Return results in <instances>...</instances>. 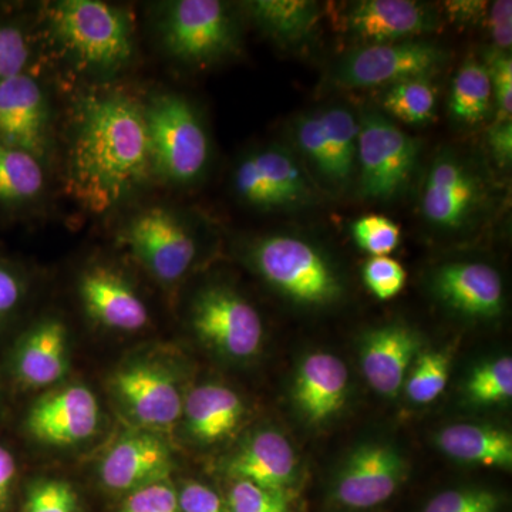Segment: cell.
I'll list each match as a JSON object with an SVG mask.
<instances>
[{"instance_id": "1", "label": "cell", "mask_w": 512, "mask_h": 512, "mask_svg": "<svg viewBox=\"0 0 512 512\" xmlns=\"http://www.w3.org/2000/svg\"><path fill=\"white\" fill-rule=\"evenodd\" d=\"M154 173L146 107L121 93L87 96L77 110L67 188L94 214L121 204Z\"/></svg>"}, {"instance_id": "2", "label": "cell", "mask_w": 512, "mask_h": 512, "mask_svg": "<svg viewBox=\"0 0 512 512\" xmlns=\"http://www.w3.org/2000/svg\"><path fill=\"white\" fill-rule=\"evenodd\" d=\"M251 259L266 284L299 305L320 308L342 296L338 269L308 239L292 234L266 235L255 242Z\"/></svg>"}, {"instance_id": "3", "label": "cell", "mask_w": 512, "mask_h": 512, "mask_svg": "<svg viewBox=\"0 0 512 512\" xmlns=\"http://www.w3.org/2000/svg\"><path fill=\"white\" fill-rule=\"evenodd\" d=\"M421 157V141L386 114L366 111L359 120L356 171L367 201L393 202L409 191Z\"/></svg>"}, {"instance_id": "4", "label": "cell", "mask_w": 512, "mask_h": 512, "mask_svg": "<svg viewBox=\"0 0 512 512\" xmlns=\"http://www.w3.org/2000/svg\"><path fill=\"white\" fill-rule=\"evenodd\" d=\"M50 16L57 39L86 66L110 72L133 56V22L124 10L97 0H64Z\"/></svg>"}, {"instance_id": "5", "label": "cell", "mask_w": 512, "mask_h": 512, "mask_svg": "<svg viewBox=\"0 0 512 512\" xmlns=\"http://www.w3.org/2000/svg\"><path fill=\"white\" fill-rule=\"evenodd\" d=\"M154 173L174 184H191L210 160V138L194 107L183 97L163 94L146 107Z\"/></svg>"}, {"instance_id": "6", "label": "cell", "mask_w": 512, "mask_h": 512, "mask_svg": "<svg viewBox=\"0 0 512 512\" xmlns=\"http://www.w3.org/2000/svg\"><path fill=\"white\" fill-rule=\"evenodd\" d=\"M448 59L447 49L424 39L359 46L340 57L332 82L343 89L387 87L414 77H433Z\"/></svg>"}, {"instance_id": "7", "label": "cell", "mask_w": 512, "mask_h": 512, "mask_svg": "<svg viewBox=\"0 0 512 512\" xmlns=\"http://www.w3.org/2000/svg\"><path fill=\"white\" fill-rule=\"evenodd\" d=\"M235 192L256 210H296L318 200L308 168L293 151L269 146L249 154L235 168Z\"/></svg>"}, {"instance_id": "8", "label": "cell", "mask_w": 512, "mask_h": 512, "mask_svg": "<svg viewBox=\"0 0 512 512\" xmlns=\"http://www.w3.org/2000/svg\"><path fill=\"white\" fill-rule=\"evenodd\" d=\"M168 52L185 63L210 64L238 49V28L227 5L218 0H178L161 23Z\"/></svg>"}, {"instance_id": "9", "label": "cell", "mask_w": 512, "mask_h": 512, "mask_svg": "<svg viewBox=\"0 0 512 512\" xmlns=\"http://www.w3.org/2000/svg\"><path fill=\"white\" fill-rule=\"evenodd\" d=\"M487 190L480 173L466 158L443 151L434 158L421 192V214L431 227L453 232L476 220Z\"/></svg>"}, {"instance_id": "10", "label": "cell", "mask_w": 512, "mask_h": 512, "mask_svg": "<svg viewBox=\"0 0 512 512\" xmlns=\"http://www.w3.org/2000/svg\"><path fill=\"white\" fill-rule=\"evenodd\" d=\"M191 322L198 338L234 359L256 355L264 338L258 311L227 286L201 291L192 306Z\"/></svg>"}, {"instance_id": "11", "label": "cell", "mask_w": 512, "mask_h": 512, "mask_svg": "<svg viewBox=\"0 0 512 512\" xmlns=\"http://www.w3.org/2000/svg\"><path fill=\"white\" fill-rule=\"evenodd\" d=\"M126 242L158 281H178L190 269L197 244L190 229L167 208L153 207L128 222Z\"/></svg>"}, {"instance_id": "12", "label": "cell", "mask_w": 512, "mask_h": 512, "mask_svg": "<svg viewBox=\"0 0 512 512\" xmlns=\"http://www.w3.org/2000/svg\"><path fill=\"white\" fill-rule=\"evenodd\" d=\"M343 19L346 32L360 40V46L421 39L440 26L436 9L414 0H360Z\"/></svg>"}, {"instance_id": "13", "label": "cell", "mask_w": 512, "mask_h": 512, "mask_svg": "<svg viewBox=\"0 0 512 512\" xmlns=\"http://www.w3.org/2000/svg\"><path fill=\"white\" fill-rule=\"evenodd\" d=\"M406 461L387 444H365L350 454L340 470L335 498L352 508H372L389 500L402 484Z\"/></svg>"}, {"instance_id": "14", "label": "cell", "mask_w": 512, "mask_h": 512, "mask_svg": "<svg viewBox=\"0 0 512 512\" xmlns=\"http://www.w3.org/2000/svg\"><path fill=\"white\" fill-rule=\"evenodd\" d=\"M100 424V406L92 390L70 386L43 397L28 416L29 433L52 446L90 439Z\"/></svg>"}, {"instance_id": "15", "label": "cell", "mask_w": 512, "mask_h": 512, "mask_svg": "<svg viewBox=\"0 0 512 512\" xmlns=\"http://www.w3.org/2000/svg\"><path fill=\"white\" fill-rule=\"evenodd\" d=\"M113 387L130 413L148 427H170L183 414L184 404L174 377L163 367L136 363L114 376Z\"/></svg>"}, {"instance_id": "16", "label": "cell", "mask_w": 512, "mask_h": 512, "mask_svg": "<svg viewBox=\"0 0 512 512\" xmlns=\"http://www.w3.org/2000/svg\"><path fill=\"white\" fill-rule=\"evenodd\" d=\"M431 284L444 305L468 318H494L503 309V279L493 266L448 262L434 272Z\"/></svg>"}, {"instance_id": "17", "label": "cell", "mask_w": 512, "mask_h": 512, "mask_svg": "<svg viewBox=\"0 0 512 512\" xmlns=\"http://www.w3.org/2000/svg\"><path fill=\"white\" fill-rule=\"evenodd\" d=\"M46 130V99L39 83L25 73L0 82V141L42 157Z\"/></svg>"}, {"instance_id": "18", "label": "cell", "mask_w": 512, "mask_h": 512, "mask_svg": "<svg viewBox=\"0 0 512 512\" xmlns=\"http://www.w3.org/2000/svg\"><path fill=\"white\" fill-rule=\"evenodd\" d=\"M173 456L153 434H133L117 441L100 464L101 483L114 491H133L167 481Z\"/></svg>"}, {"instance_id": "19", "label": "cell", "mask_w": 512, "mask_h": 512, "mask_svg": "<svg viewBox=\"0 0 512 512\" xmlns=\"http://www.w3.org/2000/svg\"><path fill=\"white\" fill-rule=\"evenodd\" d=\"M87 313L100 325L121 332L146 328L148 311L143 299L123 276L104 266L84 272L79 284Z\"/></svg>"}, {"instance_id": "20", "label": "cell", "mask_w": 512, "mask_h": 512, "mask_svg": "<svg viewBox=\"0 0 512 512\" xmlns=\"http://www.w3.org/2000/svg\"><path fill=\"white\" fill-rule=\"evenodd\" d=\"M419 348V336L404 325L394 323L367 333L362 343V369L367 383L383 396H397Z\"/></svg>"}, {"instance_id": "21", "label": "cell", "mask_w": 512, "mask_h": 512, "mask_svg": "<svg viewBox=\"0 0 512 512\" xmlns=\"http://www.w3.org/2000/svg\"><path fill=\"white\" fill-rule=\"evenodd\" d=\"M348 387L349 372L339 357L312 353L296 373L293 400L309 423L322 424L342 410Z\"/></svg>"}, {"instance_id": "22", "label": "cell", "mask_w": 512, "mask_h": 512, "mask_svg": "<svg viewBox=\"0 0 512 512\" xmlns=\"http://www.w3.org/2000/svg\"><path fill=\"white\" fill-rule=\"evenodd\" d=\"M295 451L285 436L274 430L256 433L231 458L229 476L265 490L284 493L296 477Z\"/></svg>"}, {"instance_id": "23", "label": "cell", "mask_w": 512, "mask_h": 512, "mask_svg": "<svg viewBox=\"0 0 512 512\" xmlns=\"http://www.w3.org/2000/svg\"><path fill=\"white\" fill-rule=\"evenodd\" d=\"M69 367L67 332L62 322L45 320L30 330L16 353L15 370L28 387L50 386L62 379Z\"/></svg>"}, {"instance_id": "24", "label": "cell", "mask_w": 512, "mask_h": 512, "mask_svg": "<svg viewBox=\"0 0 512 512\" xmlns=\"http://www.w3.org/2000/svg\"><path fill=\"white\" fill-rule=\"evenodd\" d=\"M184 410L191 436L202 443H217L237 430L244 403L228 387L204 384L192 390Z\"/></svg>"}, {"instance_id": "25", "label": "cell", "mask_w": 512, "mask_h": 512, "mask_svg": "<svg viewBox=\"0 0 512 512\" xmlns=\"http://www.w3.org/2000/svg\"><path fill=\"white\" fill-rule=\"evenodd\" d=\"M446 456L473 466H512V437L507 430L488 424L460 423L448 426L437 437Z\"/></svg>"}, {"instance_id": "26", "label": "cell", "mask_w": 512, "mask_h": 512, "mask_svg": "<svg viewBox=\"0 0 512 512\" xmlns=\"http://www.w3.org/2000/svg\"><path fill=\"white\" fill-rule=\"evenodd\" d=\"M247 9L255 25L282 46L301 45L322 19V8L312 0H255Z\"/></svg>"}, {"instance_id": "27", "label": "cell", "mask_w": 512, "mask_h": 512, "mask_svg": "<svg viewBox=\"0 0 512 512\" xmlns=\"http://www.w3.org/2000/svg\"><path fill=\"white\" fill-rule=\"evenodd\" d=\"M319 113L328 147L329 188L333 191H343L352 183L356 173L359 119L349 107L339 104L319 110Z\"/></svg>"}, {"instance_id": "28", "label": "cell", "mask_w": 512, "mask_h": 512, "mask_svg": "<svg viewBox=\"0 0 512 512\" xmlns=\"http://www.w3.org/2000/svg\"><path fill=\"white\" fill-rule=\"evenodd\" d=\"M493 99V84L487 67L477 57H467L451 83L448 96L451 119L463 126H476L490 116Z\"/></svg>"}, {"instance_id": "29", "label": "cell", "mask_w": 512, "mask_h": 512, "mask_svg": "<svg viewBox=\"0 0 512 512\" xmlns=\"http://www.w3.org/2000/svg\"><path fill=\"white\" fill-rule=\"evenodd\" d=\"M382 107L390 120L426 126L436 119V84L431 77H414L384 87Z\"/></svg>"}, {"instance_id": "30", "label": "cell", "mask_w": 512, "mask_h": 512, "mask_svg": "<svg viewBox=\"0 0 512 512\" xmlns=\"http://www.w3.org/2000/svg\"><path fill=\"white\" fill-rule=\"evenodd\" d=\"M43 185L45 174L37 158L0 141V202L25 204L35 200Z\"/></svg>"}, {"instance_id": "31", "label": "cell", "mask_w": 512, "mask_h": 512, "mask_svg": "<svg viewBox=\"0 0 512 512\" xmlns=\"http://www.w3.org/2000/svg\"><path fill=\"white\" fill-rule=\"evenodd\" d=\"M450 365L451 357L446 352H426L420 355L404 382L407 397L417 404L436 400L446 389Z\"/></svg>"}, {"instance_id": "32", "label": "cell", "mask_w": 512, "mask_h": 512, "mask_svg": "<svg viewBox=\"0 0 512 512\" xmlns=\"http://www.w3.org/2000/svg\"><path fill=\"white\" fill-rule=\"evenodd\" d=\"M468 399L477 404L504 403L512 397V360L503 356L478 366L466 383Z\"/></svg>"}, {"instance_id": "33", "label": "cell", "mask_w": 512, "mask_h": 512, "mask_svg": "<svg viewBox=\"0 0 512 512\" xmlns=\"http://www.w3.org/2000/svg\"><path fill=\"white\" fill-rule=\"evenodd\" d=\"M352 235L357 247L372 256H389L399 247V225L383 215H366L352 224Z\"/></svg>"}, {"instance_id": "34", "label": "cell", "mask_w": 512, "mask_h": 512, "mask_svg": "<svg viewBox=\"0 0 512 512\" xmlns=\"http://www.w3.org/2000/svg\"><path fill=\"white\" fill-rule=\"evenodd\" d=\"M363 281L377 299L389 301L406 286V269L390 256H372L363 266Z\"/></svg>"}, {"instance_id": "35", "label": "cell", "mask_w": 512, "mask_h": 512, "mask_svg": "<svg viewBox=\"0 0 512 512\" xmlns=\"http://www.w3.org/2000/svg\"><path fill=\"white\" fill-rule=\"evenodd\" d=\"M500 507V497L493 491L460 488L436 495L423 512H498Z\"/></svg>"}, {"instance_id": "36", "label": "cell", "mask_w": 512, "mask_h": 512, "mask_svg": "<svg viewBox=\"0 0 512 512\" xmlns=\"http://www.w3.org/2000/svg\"><path fill=\"white\" fill-rule=\"evenodd\" d=\"M228 512H291L288 495L237 480L228 497Z\"/></svg>"}, {"instance_id": "37", "label": "cell", "mask_w": 512, "mask_h": 512, "mask_svg": "<svg viewBox=\"0 0 512 512\" xmlns=\"http://www.w3.org/2000/svg\"><path fill=\"white\" fill-rule=\"evenodd\" d=\"M77 494L69 483L40 481L30 488L23 512H76Z\"/></svg>"}, {"instance_id": "38", "label": "cell", "mask_w": 512, "mask_h": 512, "mask_svg": "<svg viewBox=\"0 0 512 512\" xmlns=\"http://www.w3.org/2000/svg\"><path fill=\"white\" fill-rule=\"evenodd\" d=\"M483 63L490 74L494 99L497 101V120H511L512 114V59L511 53L490 49Z\"/></svg>"}, {"instance_id": "39", "label": "cell", "mask_w": 512, "mask_h": 512, "mask_svg": "<svg viewBox=\"0 0 512 512\" xmlns=\"http://www.w3.org/2000/svg\"><path fill=\"white\" fill-rule=\"evenodd\" d=\"M120 512H181L178 493L167 481L130 493Z\"/></svg>"}, {"instance_id": "40", "label": "cell", "mask_w": 512, "mask_h": 512, "mask_svg": "<svg viewBox=\"0 0 512 512\" xmlns=\"http://www.w3.org/2000/svg\"><path fill=\"white\" fill-rule=\"evenodd\" d=\"M28 57L25 35L18 28L0 25V82L23 73Z\"/></svg>"}, {"instance_id": "41", "label": "cell", "mask_w": 512, "mask_h": 512, "mask_svg": "<svg viewBox=\"0 0 512 512\" xmlns=\"http://www.w3.org/2000/svg\"><path fill=\"white\" fill-rule=\"evenodd\" d=\"M485 26L493 40L494 49L511 53L512 46V2L511 0H498L490 3Z\"/></svg>"}, {"instance_id": "42", "label": "cell", "mask_w": 512, "mask_h": 512, "mask_svg": "<svg viewBox=\"0 0 512 512\" xmlns=\"http://www.w3.org/2000/svg\"><path fill=\"white\" fill-rule=\"evenodd\" d=\"M181 512H228L220 495L205 484H184L178 493Z\"/></svg>"}, {"instance_id": "43", "label": "cell", "mask_w": 512, "mask_h": 512, "mask_svg": "<svg viewBox=\"0 0 512 512\" xmlns=\"http://www.w3.org/2000/svg\"><path fill=\"white\" fill-rule=\"evenodd\" d=\"M488 148L501 167H510L512 160V120H495L487 133Z\"/></svg>"}, {"instance_id": "44", "label": "cell", "mask_w": 512, "mask_h": 512, "mask_svg": "<svg viewBox=\"0 0 512 512\" xmlns=\"http://www.w3.org/2000/svg\"><path fill=\"white\" fill-rule=\"evenodd\" d=\"M22 296L23 285L19 276L0 265V320L18 308Z\"/></svg>"}, {"instance_id": "45", "label": "cell", "mask_w": 512, "mask_h": 512, "mask_svg": "<svg viewBox=\"0 0 512 512\" xmlns=\"http://www.w3.org/2000/svg\"><path fill=\"white\" fill-rule=\"evenodd\" d=\"M15 477V457L12 456L8 448L0 446V512L5 511L8 507Z\"/></svg>"}, {"instance_id": "46", "label": "cell", "mask_w": 512, "mask_h": 512, "mask_svg": "<svg viewBox=\"0 0 512 512\" xmlns=\"http://www.w3.org/2000/svg\"><path fill=\"white\" fill-rule=\"evenodd\" d=\"M487 2H447L446 8L448 18L457 20L460 23H477L487 15Z\"/></svg>"}]
</instances>
